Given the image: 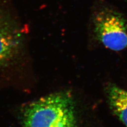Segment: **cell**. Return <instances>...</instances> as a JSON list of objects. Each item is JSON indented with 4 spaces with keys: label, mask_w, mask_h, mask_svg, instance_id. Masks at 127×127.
Segmentation results:
<instances>
[{
    "label": "cell",
    "mask_w": 127,
    "mask_h": 127,
    "mask_svg": "<svg viewBox=\"0 0 127 127\" xmlns=\"http://www.w3.org/2000/svg\"><path fill=\"white\" fill-rule=\"evenodd\" d=\"M22 121L23 127H77L74 98L64 92L40 98L26 105Z\"/></svg>",
    "instance_id": "cell-1"
},
{
    "label": "cell",
    "mask_w": 127,
    "mask_h": 127,
    "mask_svg": "<svg viewBox=\"0 0 127 127\" xmlns=\"http://www.w3.org/2000/svg\"><path fill=\"white\" fill-rule=\"evenodd\" d=\"M89 36L96 45L119 51L127 47V21L122 13L101 3L95 4L89 21Z\"/></svg>",
    "instance_id": "cell-2"
},
{
    "label": "cell",
    "mask_w": 127,
    "mask_h": 127,
    "mask_svg": "<svg viewBox=\"0 0 127 127\" xmlns=\"http://www.w3.org/2000/svg\"><path fill=\"white\" fill-rule=\"evenodd\" d=\"M22 33L0 12V66L11 61L22 46Z\"/></svg>",
    "instance_id": "cell-3"
},
{
    "label": "cell",
    "mask_w": 127,
    "mask_h": 127,
    "mask_svg": "<svg viewBox=\"0 0 127 127\" xmlns=\"http://www.w3.org/2000/svg\"><path fill=\"white\" fill-rule=\"evenodd\" d=\"M105 93L111 110L127 127V91L109 83L106 86Z\"/></svg>",
    "instance_id": "cell-4"
}]
</instances>
